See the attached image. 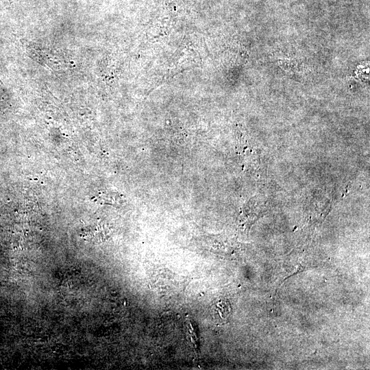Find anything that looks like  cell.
Instances as JSON below:
<instances>
[{
    "mask_svg": "<svg viewBox=\"0 0 370 370\" xmlns=\"http://www.w3.org/2000/svg\"><path fill=\"white\" fill-rule=\"evenodd\" d=\"M185 278L180 275H174L169 271L163 270L158 272L153 277L152 284L158 290H164V293H174L183 289L185 284Z\"/></svg>",
    "mask_w": 370,
    "mask_h": 370,
    "instance_id": "obj_1",
    "label": "cell"
},
{
    "mask_svg": "<svg viewBox=\"0 0 370 370\" xmlns=\"http://www.w3.org/2000/svg\"><path fill=\"white\" fill-rule=\"evenodd\" d=\"M0 82L2 83V82H1V80H0Z\"/></svg>",
    "mask_w": 370,
    "mask_h": 370,
    "instance_id": "obj_2",
    "label": "cell"
}]
</instances>
